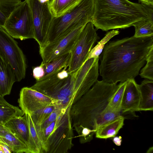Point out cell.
<instances>
[{"label": "cell", "instance_id": "6da1fadb", "mask_svg": "<svg viewBox=\"0 0 153 153\" xmlns=\"http://www.w3.org/2000/svg\"><path fill=\"white\" fill-rule=\"evenodd\" d=\"M153 48V36H134L108 42L100 56L102 80L117 84L134 79Z\"/></svg>", "mask_w": 153, "mask_h": 153}, {"label": "cell", "instance_id": "1f68e13d", "mask_svg": "<svg viewBox=\"0 0 153 153\" xmlns=\"http://www.w3.org/2000/svg\"><path fill=\"white\" fill-rule=\"evenodd\" d=\"M33 76L36 81L41 80L44 76L43 67L41 64L40 65L34 67L33 69Z\"/></svg>", "mask_w": 153, "mask_h": 153}, {"label": "cell", "instance_id": "30bf717a", "mask_svg": "<svg viewBox=\"0 0 153 153\" xmlns=\"http://www.w3.org/2000/svg\"><path fill=\"white\" fill-rule=\"evenodd\" d=\"M32 14L34 29V39L38 43L39 48L46 45L47 33L53 17L49 8V0H26Z\"/></svg>", "mask_w": 153, "mask_h": 153}, {"label": "cell", "instance_id": "484cf974", "mask_svg": "<svg viewBox=\"0 0 153 153\" xmlns=\"http://www.w3.org/2000/svg\"><path fill=\"white\" fill-rule=\"evenodd\" d=\"M119 33L118 30H113L108 32L105 36L100 41L98 42L96 46L91 49L85 61L92 58H99L105 45L110 39L114 36L118 34Z\"/></svg>", "mask_w": 153, "mask_h": 153}, {"label": "cell", "instance_id": "e575fe53", "mask_svg": "<svg viewBox=\"0 0 153 153\" xmlns=\"http://www.w3.org/2000/svg\"><path fill=\"white\" fill-rule=\"evenodd\" d=\"M112 141L117 146H120L122 142V137L121 136H115L113 137Z\"/></svg>", "mask_w": 153, "mask_h": 153}, {"label": "cell", "instance_id": "3957f363", "mask_svg": "<svg viewBox=\"0 0 153 153\" xmlns=\"http://www.w3.org/2000/svg\"><path fill=\"white\" fill-rule=\"evenodd\" d=\"M117 87V84L97 80L71 106L70 115L73 128L82 126L93 129L94 121L108 106Z\"/></svg>", "mask_w": 153, "mask_h": 153}, {"label": "cell", "instance_id": "d6a6232c", "mask_svg": "<svg viewBox=\"0 0 153 153\" xmlns=\"http://www.w3.org/2000/svg\"><path fill=\"white\" fill-rule=\"evenodd\" d=\"M140 4L145 9L148 19L153 23V4L143 2Z\"/></svg>", "mask_w": 153, "mask_h": 153}, {"label": "cell", "instance_id": "836d02e7", "mask_svg": "<svg viewBox=\"0 0 153 153\" xmlns=\"http://www.w3.org/2000/svg\"><path fill=\"white\" fill-rule=\"evenodd\" d=\"M10 148L6 144L0 143V153H11Z\"/></svg>", "mask_w": 153, "mask_h": 153}, {"label": "cell", "instance_id": "ffe728a7", "mask_svg": "<svg viewBox=\"0 0 153 153\" xmlns=\"http://www.w3.org/2000/svg\"><path fill=\"white\" fill-rule=\"evenodd\" d=\"M123 116L98 127L95 132L96 137L106 139L115 136L124 123Z\"/></svg>", "mask_w": 153, "mask_h": 153}, {"label": "cell", "instance_id": "5bb4252c", "mask_svg": "<svg viewBox=\"0 0 153 153\" xmlns=\"http://www.w3.org/2000/svg\"><path fill=\"white\" fill-rule=\"evenodd\" d=\"M121 105V112H134L139 111L140 94L138 85L134 79L126 81Z\"/></svg>", "mask_w": 153, "mask_h": 153}, {"label": "cell", "instance_id": "ba28073f", "mask_svg": "<svg viewBox=\"0 0 153 153\" xmlns=\"http://www.w3.org/2000/svg\"><path fill=\"white\" fill-rule=\"evenodd\" d=\"M4 29L0 27V55L13 69L17 82L25 76L26 58L17 42Z\"/></svg>", "mask_w": 153, "mask_h": 153}, {"label": "cell", "instance_id": "8fae6325", "mask_svg": "<svg viewBox=\"0 0 153 153\" xmlns=\"http://www.w3.org/2000/svg\"><path fill=\"white\" fill-rule=\"evenodd\" d=\"M85 26L78 27L62 35L56 40L39 48L40 54L45 63L71 52Z\"/></svg>", "mask_w": 153, "mask_h": 153}, {"label": "cell", "instance_id": "9c48e42d", "mask_svg": "<svg viewBox=\"0 0 153 153\" xmlns=\"http://www.w3.org/2000/svg\"><path fill=\"white\" fill-rule=\"evenodd\" d=\"M94 26L92 22H89L82 30L79 39L71 52V57L67 70L69 73L75 72L81 67L99 38Z\"/></svg>", "mask_w": 153, "mask_h": 153}, {"label": "cell", "instance_id": "52a82bcc", "mask_svg": "<svg viewBox=\"0 0 153 153\" xmlns=\"http://www.w3.org/2000/svg\"><path fill=\"white\" fill-rule=\"evenodd\" d=\"M3 28L13 38L21 40L34 39L32 14L26 0L22 1L11 13Z\"/></svg>", "mask_w": 153, "mask_h": 153}, {"label": "cell", "instance_id": "d6986e66", "mask_svg": "<svg viewBox=\"0 0 153 153\" xmlns=\"http://www.w3.org/2000/svg\"><path fill=\"white\" fill-rule=\"evenodd\" d=\"M29 127V136L26 153H44L42 144L38 134L36 126L31 116L25 114Z\"/></svg>", "mask_w": 153, "mask_h": 153}, {"label": "cell", "instance_id": "d4e9b609", "mask_svg": "<svg viewBox=\"0 0 153 153\" xmlns=\"http://www.w3.org/2000/svg\"><path fill=\"white\" fill-rule=\"evenodd\" d=\"M22 2L21 0H0V27L3 28L11 13Z\"/></svg>", "mask_w": 153, "mask_h": 153}, {"label": "cell", "instance_id": "7a4b0ae2", "mask_svg": "<svg viewBox=\"0 0 153 153\" xmlns=\"http://www.w3.org/2000/svg\"><path fill=\"white\" fill-rule=\"evenodd\" d=\"M148 18L141 4L128 0H94L91 22L97 29H124Z\"/></svg>", "mask_w": 153, "mask_h": 153}, {"label": "cell", "instance_id": "8992f818", "mask_svg": "<svg viewBox=\"0 0 153 153\" xmlns=\"http://www.w3.org/2000/svg\"><path fill=\"white\" fill-rule=\"evenodd\" d=\"M94 4V0H81L67 13L59 17H53L48 31L46 45L70 30L91 22Z\"/></svg>", "mask_w": 153, "mask_h": 153}, {"label": "cell", "instance_id": "5b68a950", "mask_svg": "<svg viewBox=\"0 0 153 153\" xmlns=\"http://www.w3.org/2000/svg\"><path fill=\"white\" fill-rule=\"evenodd\" d=\"M67 67L30 87L54 100L61 108H71L75 103L74 83L77 71L69 73Z\"/></svg>", "mask_w": 153, "mask_h": 153}, {"label": "cell", "instance_id": "9a60e30c", "mask_svg": "<svg viewBox=\"0 0 153 153\" xmlns=\"http://www.w3.org/2000/svg\"><path fill=\"white\" fill-rule=\"evenodd\" d=\"M14 71L9 63L0 55V95H9L16 82Z\"/></svg>", "mask_w": 153, "mask_h": 153}, {"label": "cell", "instance_id": "f546056e", "mask_svg": "<svg viewBox=\"0 0 153 153\" xmlns=\"http://www.w3.org/2000/svg\"><path fill=\"white\" fill-rule=\"evenodd\" d=\"M78 135L81 143H84L90 142L93 139V136L97 130L95 129H91L82 126L73 128Z\"/></svg>", "mask_w": 153, "mask_h": 153}, {"label": "cell", "instance_id": "ac0fdd59", "mask_svg": "<svg viewBox=\"0 0 153 153\" xmlns=\"http://www.w3.org/2000/svg\"><path fill=\"white\" fill-rule=\"evenodd\" d=\"M138 86L140 94L139 111H153V80L145 79Z\"/></svg>", "mask_w": 153, "mask_h": 153}, {"label": "cell", "instance_id": "d590c367", "mask_svg": "<svg viewBox=\"0 0 153 153\" xmlns=\"http://www.w3.org/2000/svg\"><path fill=\"white\" fill-rule=\"evenodd\" d=\"M141 2L153 4V0H139Z\"/></svg>", "mask_w": 153, "mask_h": 153}, {"label": "cell", "instance_id": "f1b7e54d", "mask_svg": "<svg viewBox=\"0 0 153 153\" xmlns=\"http://www.w3.org/2000/svg\"><path fill=\"white\" fill-rule=\"evenodd\" d=\"M126 82V81L118 85L117 89L111 97L108 104L109 106L111 108L121 111V104Z\"/></svg>", "mask_w": 153, "mask_h": 153}, {"label": "cell", "instance_id": "83f0119b", "mask_svg": "<svg viewBox=\"0 0 153 153\" xmlns=\"http://www.w3.org/2000/svg\"><path fill=\"white\" fill-rule=\"evenodd\" d=\"M56 107V104L51 105L39 110L30 115L36 126L41 125Z\"/></svg>", "mask_w": 153, "mask_h": 153}, {"label": "cell", "instance_id": "4dcf8cb0", "mask_svg": "<svg viewBox=\"0 0 153 153\" xmlns=\"http://www.w3.org/2000/svg\"><path fill=\"white\" fill-rule=\"evenodd\" d=\"M146 65L142 69L140 75L142 78L153 80V48L150 51L147 56Z\"/></svg>", "mask_w": 153, "mask_h": 153}, {"label": "cell", "instance_id": "44dd1931", "mask_svg": "<svg viewBox=\"0 0 153 153\" xmlns=\"http://www.w3.org/2000/svg\"><path fill=\"white\" fill-rule=\"evenodd\" d=\"M0 143L7 145L12 152L26 153L27 146L6 128L0 134Z\"/></svg>", "mask_w": 153, "mask_h": 153}, {"label": "cell", "instance_id": "74e56055", "mask_svg": "<svg viewBox=\"0 0 153 153\" xmlns=\"http://www.w3.org/2000/svg\"><path fill=\"white\" fill-rule=\"evenodd\" d=\"M153 151V147H152L149 148V149L147 151V153H152Z\"/></svg>", "mask_w": 153, "mask_h": 153}, {"label": "cell", "instance_id": "8d00e7d4", "mask_svg": "<svg viewBox=\"0 0 153 153\" xmlns=\"http://www.w3.org/2000/svg\"><path fill=\"white\" fill-rule=\"evenodd\" d=\"M6 128L4 125L0 123V134Z\"/></svg>", "mask_w": 153, "mask_h": 153}, {"label": "cell", "instance_id": "2e32d148", "mask_svg": "<svg viewBox=\"0 0 153 153\" xmlns=\"http://www.w3.org/2000/svg\"><path fill=\"white\" fill-rule=\"evenodd\" d=\"M4 125L13 134L27 146L29 140V130L25 114L23 116L18 117L11 119Z\"/></svg>", "mask_w": 153, "mask_h": 153}, {"label": "cell", "instance_id": "4316f807", "mask_svg": "<svg viewBox=\"0 0 153 153\" xmlns=\"http://www.w3.org/2000/svg\"><path fill=\"white\" fill-rule=\"evenodd\" d=\"M135 29L134 36L141 37L153 36V23L148 19L135 22L132 25Z\"/></svg>", "mask_w": 153, "mask_h": 153}, {"label": "cell", "instance_id": "4fadbf2b", "mask_svg": "<svg viewBox=\"0 0 153 153\" xmlns=\"http://www.w3.org/2000/svg\"><path fill=\"white\" fill-rule=\"evenodd\" d=\"M18 102L24 114L30 115L39 110L56 103L53 99L28 87L21 89Z\"/></svg>", "mask_w": 153, "mask_h": 153}, {"label": "cell", "instance_id": "7c38bea8", "mask_svg": "<svg viewBox=\"0 0 153 153\" xmlns=\"http://www.w3.org/2000/svg\"><path fill=\"white\" fill-rule=\"evenodd\" d=\"M99 58L85 61L77 70L74 83V98L77 101L97 80Z\"/></svg>", "mask_w": 153, "mask_h": 153}, {"label": "cell", "instance_id": "603a6c76", "mask_svg": "<svg viewBox=\"0 0 153 153\" xmlns=\"http://www.w3.org/2000/svg\"><path fill=\"white\" fill-rule=\"evenodd\" d=\"M81 0H51L48 2L50 11L53 17H59L75 7Z\"/></svg>", "mask_w": 153, "mask_h": 153}, {"label": "cell", "instance_id": "cb8c5ba5", "mask_svg": "<svg viewBox=\"0 0 153 153\" xmlns=\"http://www.w3.org/2000/svg\"><path fill=\"white\" fill-rule=\"evenodd\" d=\"M121 111L114 109L108 105L94 121L93 129L97 130L99 127L121 117Z\"/></svg>", "mask_w": 153, "mask_h": 153}, {"label": "cell", "instance_id": "277c9868", "mask_svg": "<svg viewBox=\"0 0 153 153\" xmlns=\"http://www.w3.org/2000/svg\"><path fill=\"white\" fill-rule=\"evenodd\" d=\"M70 108H62L55 120L37 131L44 153H66L73 146Z\"/></svg>", "mask_w": 153, "mask_h": 153}, {"label": "cell", "instance_id": "e0dca14e", "mask_svg": "<svg viewBox=\"0 0 153 153\" xmlns=\"http://www.w3.org/2000/svg\"><path fill=\"white\" fill-rule=\"evenodd\" d=\"M71 57V52L64 54L47 63H41L44 71V76L41 80L48 78L68 66ZM41 81V80H40Z\"/></svg>", "mask_w": 153, "mask_h": 153}, {"label": "cell", "instance_id": "7402d4cb", "mask_svg": "<svg viewBox=\"0 0 153 153\" xmlns=\"http://www.w3.org/2000/svg\"><path fill=\"white\" fill-rule=\"evenodd\" d=\"M25 114L22 111L16 106L7 102L4 97L0 95V123L4 125L11 119L22 116Z\"/></svg>", "mask_w": 153, "mask_h": 153}]
</instances>
